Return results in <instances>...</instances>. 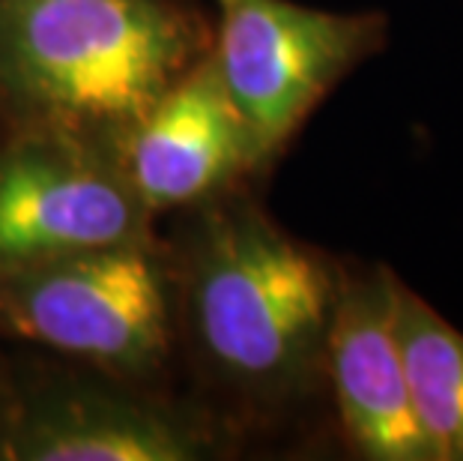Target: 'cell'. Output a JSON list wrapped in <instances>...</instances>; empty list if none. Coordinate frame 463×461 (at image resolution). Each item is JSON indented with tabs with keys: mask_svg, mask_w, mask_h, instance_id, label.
Masks as SVG:
<instances>
[{
	"mask_svg": "<svg viewBox=\"0 0 463 461\" xmlns=\"http://www.w3.org/2000/svg\"><path fill=\"white\" fill-rule=\"evenodd\" d=\"M210 45L203 0H0V130L120 162Z\"/></svg>",
	"mask_w": 463,
	"mask_h": 461,
	"instance_id": "7a4b0ae2",
	"label": "cell"
},
{
	"mask_svg": "<svg viewBox=\"0 0 463 461\" xmlns=\"http://www.w3.org/2000/svg\"><path fill=\"white\" fill-rule=\"evenodd\" d=\"M389 273V264L341 258L326 341L332 435L362 461H437L410 405Z\"/></svg>",
	"mask_w": 463,
	"mask_h": 461,
	"instance_id": "52a82bcc",
	"label": "cell"
},
{
	"mask_svg": "<svg viewBox=\"0 0 463 461\" xmlns=\"http://www.w3.org/2000/svg\"><path fill=\"white\" fill-rule=\"evenodd\" d=\"M4 135H6V132H4V130H0V139H4Z\"/></svg>",
	"mask_w": 463,
	"mask_h": 461,
	"instance_id": "8fae6325",
	"label": "cell"
},
{
	"mask_svg": "<svg viewBox=\"0 0 463 461\" xmlns=\"http://www.w3.org/2000/svg\"><path fill=\"white\" fill-rule=\"evenodd\" d=\"M0 366H4V354H0Z\"/></svg>",
	"mask_w": 463,
	"mask_h": 461,
	"instance_id": "30bf717a",
	"label": "cell"
},
{
	"mask_svg": "<svg viewBox=\"0 0 463 461\" xmlns=\"http://www.w3.org/2000/svg\"><path fill=\"white\" fill-rule=\"evenodd\" d=\"M156 234L120 162L45 135L0 139V270Z\"/></svg>",
	"mask_w": 463,
	"mask_h": 461,
	"instance_id": "8992f818",
	"label": "cell"
},
{
	"mask_svg": "<svg viewBox=\"0 0 463 461\" xmlns=\"http://www.w3.org/2000/svg\"><path fill=\"white\" fill-rule=\"evenodd\" d=\"M213 63L269 174L344 78L389 48L380 9L335 13L297 0H210Z\"/></svg>",
	"mask_w": 463,
	"mask_h": 461,
	"instance_id": "5b68a950",
	"label": "cell"
},
{
	"mask_svg": "<svg viewBox=\"0 0 463 461\" xmlns=\"http://www.w3.org/2000/svg\"><path fill=\"white\" fill-rule=\"evenodd\" d=\"M0 339L180 392L174 273L162 231L0 270Z\"/></svg>",
	"mask_w": 463,
	"mask_h": 461,
	"instance_id": "3957f363",
	"label": "cell"
},
{
	"mask_svg": "<svg viewBox=\"0 0 463 461\" xmlns=\"http://www.w3.org/2000/svg\"><path fill=\"white\" fill-rule=\"evenodd\" d=\"M120 168L159 222L266 178L210 52L137 123Z\"/></svg>",
	"mask_w": 463,
	"mask_h": 461,
	"instance_id": "ba28073f",
	"label": "cell"
},
{
	"mask_svg": "<svg viewBox=\"0 0 463 461\" xmlns=\"http://www.w3.org/2000/svg\"><path fill=\"white\" fill-rule=\"evenodd\" d=\"M260 183L171 213L176 389L236 449L332 426L326 341L341 258L266 210Z\"/></svg>",
	"mask_w": 463,
	"mask_h": 461,
	"instance_id": "6da1fadb",
	"label": "cell"
},
{
	"mask_svg": "<svg viewBox=\"0 0 463 461\" xmlns=\"http://www.w3.org/2000/svg\"><path fill=\"white\" fill-rule=\"evenodd\" d=\"M0 366V461H219L233 440L189 399L45 354Z\"/></svg>",
	"mask_w": 463,
	"mask_h": 461,
	"instance_id": "277c9868",
	"label": "cell"
},
{
	"mask_svg": "<svg viewBox=\"0 0 463 461\" xmlns=\"http://www.w3.org/2000/svg\"><path fill=\"white\" fill-rule=\"evenodd\" d=\"M389 309L410 405L437 461H463V332L389 273Z\"/></svg>",
	"mask_w": 463,
	"mask_h": 461,
	"instance_id": "9c48e42d",
	"label": "cell"
}]
</instances>
